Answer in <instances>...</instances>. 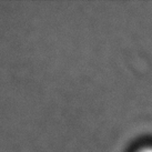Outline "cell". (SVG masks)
<instances>
[{"instance_id":"6da1fadb","label":"cell","mask_w":152,"mask_h":152,"mask_svg":"<svg viewBox=\"0 0 152 152\" xmlns=\"http://www.w3.org/2000/svg\"><path fill=\"white\" fill-rule=\"evenodd\" d=\"M137 152H152V145H147V147H143L140 150H138Z\"/></svg>"}]
</instances>
